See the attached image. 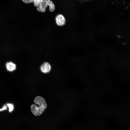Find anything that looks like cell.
Returning <instances> with one entry per match:
<instances>
[{"instance_id": "6da1fadb", "label": "cell", "mask_w": 130, "mask_h": 130, "mask_svg": "<svg viewBox=\"0 0 130 130\" xmlns=\"http://www.w3.org/2000/svg\"><path fill=\"white\" fill-rule=\"evenodd\" d=\"M35 104L38 105V106L44 111L47 107V104L45 99L41 97H36L34 100Z\"/></svg>"}, {"instance_id": "7a4b0ae2", "label": "cell", "mask_w": 130, "mask_h": 130, "mask_svg": "<svg viewBox=\"0 0 130 130\" xmlns=\"http://www.w3.org/2000/svg\"><path fill=\"white\" fill-rule=\"evenodd\" d=\"M31 109L33 114L36 116L41 115L44 111L40 107L34 104H32L31 106Z\"/></svg>"}, {"instance_id": "3957f363", "label": "cell", "mask_w": 130, "mask_h": 130, "mask_svg": "<svg viewBox=\"0 0 130 130\" xmlns=\"http://www.w3.org/2000/svg\"><path fill=\"white\" fill-rule=\"evenodd\" d=\"M55 20L57 24L59 26H62L65 23V19L64 15L61 14H57L55 17Z\"/></svg>"}, {"instance_id": "277c9868", "label": "cell", "mask_w": 130, "mask_h": 130, "mask_svg": "<svg viewBox=\"0 0 130 130\" xmlns=\"http://www.w3.org/2000/svg\"><path fill=\"white\" fill-rule=\"evenodd\" d=\"M48 5L47 0H43L36 7L37 10L41 13H44L46 10Z\"/></svg>"}, {"instance_id": "5b68a950", "label": "cell", "mask_w": 130, "mask_h": 130, "mask_svg": "<svg viewBox=\"0 0 130 130\" xmlns=\"http://www.w3.org/2000/svg\"><path fill=\"white\" fill-rule=\"evenodd\" d=\"M51 67L50 64L46 62L44 63L40 67L41 71L45 73L49 72L51 70Z\"/></svg>"}, {"instance_id": "8992f818", "label": "cell", "mask_w": 130, "mask_h": 130, "mask_svg": "<svg viewBox=\"0 0 130 130\" xmlns=\"http://www.w3.org/2000/svg\"><path fill=\"white\" fill-rule=\"evenodd\" d=\"M6 66L7 70L11 72L15 70L16 68L15 64L11 62H7L6 64Z\"/></svg>"}, {"instance_id": "52a82bcc", "label": "cell", "mask_w": 130, "mask_h": 130, "mask_svg": "<svg viewBox=\"0 0 130 130\" xmlns=\"http://www.w3.org/2000/svg\"><path fill=\"white\" fill-rule=\"evenodd\" d=\"M47 0L49 11L51 12H54L55 9V6L54 3L51 0Z\"/></svg>"}, {"instance_id": "ba28073f", "label": "cell", "mask_w": 130, "mask_h": 130, "mask_svg": "<svg viewBox=\"0 0 130 130\" xmlns=\"http://www.w3.org/2000/svg\"><path fill=\"white\" fill-rule=\"evenodd\" d=\"M43 0H33V5L36 7H37Z\"/></svg>"}, {"instance_id": "9c48e42d", "label": "cell", "mask_w": 130, "mask_h": 130, "mask_svg": "<svg viewBox=\"0 0 130 130\" xmlns=\"http://www.w3.org/2000/svg\"><path fill=\"white\" fill-rule=\"evenodd\" d=\"M7 106L9 108V111L10 112H11L13 110L14 106L13 105L11 104H7Z\"/></svg>"}, {"instance_id": "30bf717a", "label": "cell", "mask_w": 130, "mask_h": 130, "mask_svg": "<svg viewBox=\"0 0 130 130\" xmlns=\"http://www.w3.org/2000/svg\"><path fill=\"white\" fill-rule=\"evenodd\" d=\"M22 1L25 3L27 4H29L32 3L33 0H21Z\"/></svg>"}, {"instance_id": "8fae6325", "label": "cell", "mask_w": 130, "mask_h": 130, "mask_svg": "<svg viewBox=\"0 0 130 130\" xmlns=\"http://www.w3.org/2000/svg\"><path fill=\"white\" fill-rule=\"evenodd\" d=\"M6 109L7 107L6 106H4L2 108L0 109V111H1Z\"/></svg>"}]
</instances>
